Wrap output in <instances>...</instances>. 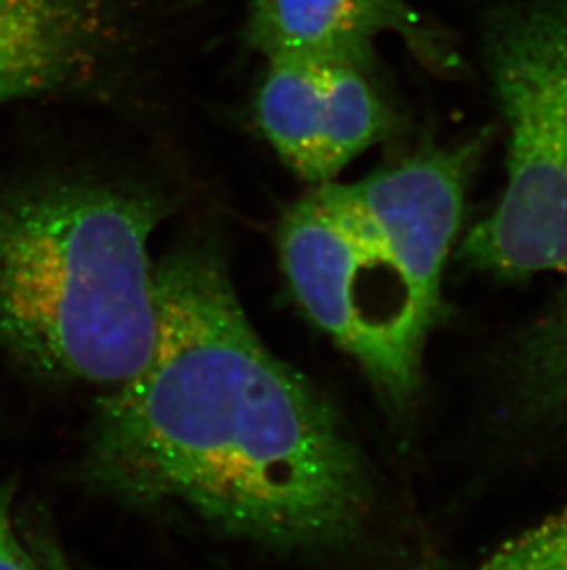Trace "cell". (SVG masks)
Wrapping results in <instances>:
<instances>
[{"mask_svg": "<svg viewBox=\"0 0 567 570\" xmlns=\"http://www.w3.org/2000/svg\"><path fill=\"white\" fill-rule=\"evenodd\" d=\"M153 281L156 344L98 404L87 482L280 552L356 541L370 513L358 446L332 401L260 338L220 254L173 249Z\"/></svg>", "mask_w": 567, "mask_h": 570, "instance_id": "6da1fadb", "label": "cell"}, {"mask_svg": "<svg viewBox=\"0 0 567 570\" xmlns=\"http://www.w3.org/2000/svg\"><path fill=\"white\" fill-rule=\"evenodd\" d=\"M168 202L67 170L0 174V350L36 377L118 386L157 336L150 240Z\"/></svg>", "mask_w": 567, "mask_h": 570, "instance_id": "7a4b0ae2", "label": "cell"}, {"mask_svg": "<svg viewBox=\"0 0 567 570\" xmlns=\"http://www.w3.org/2000/svg\"><path fill=\"white\" fill-rule=\"evenodd\" d=\"M485 60L509 128V179L460 257L510 277L567 272V0H518L494 13Z\"/></svg>", "mask_w": 567, "mask_h": 570, "instance_id": "3957f363", "label": "cell"}, {"mask_svg": "<svg viewBox=\"0 0 567 570\" xmlns=\"http://www.w3.org/2000/svg\"><path fill=\"white\" fill-rule=\"evenodd\" d=\"M280 266L306 316L358 362L395 409L411 403L429 322L336 181L280 220Z\"/></svg>", "mask_w": 567, "mask_h": 570, "instance_id": "277c9868", "label": "cell"}, {"mask_svg": "<svg viewBox=\"0 0 567 570\" xmlns=\"http://www.w3.org/2000/svg\"><path fill=\"white\" fill-rule=\"evenodd\" d=\"M485 137L426 145L341 193L429 322L440 308L446 258L459 232L465 194Z\"/></svg>", "mask_w": 567, "mask_h": 570, "instance_id": "5b68a950", "label": "cell"}, {"mask_svg": "<svg viewBox=\"0 0 567 570\" xmlns=\"http://www.w3.org/2000/svg\"><path fill=\"white\" fill-rule=\"evenodd\" d=\"M129 27L123 0H0V108L106 86Z\"/></svg>", "mask_w": 567, "mask_h": 570, "instance_id": "8992f818", "label": "cell"}, {"mask_svg": "<svg viewBox=\"0 0 567 570\" xmlns=\"http://www.w3.org/2000/svg\"><path fill=\"white\" fill-rule=\"evenodd\" d=\"M398 33L418 60L455 69L457 58L404 0H251L246 39L266 60L372 65V41Z\"/></svg>", "mask_w": 567, "mask_h": 570, "instance_id": "52a82bcc", "label": "cell"}, {"mask_svg": "<svg viewBox=\"0 0 567 570\" xmlns=\"http://www.w3.org/2000/svg\"><path fill=\"white\" fill-rule=\"evenodd\" d=\"M255 120L286 165L311 187L332 184L325 163L322 61L268 60Z\"/></svg>", "mask_w": 567, "mask_h": 570, "instance_id": "ba28073f", "label": "cell"}, {"mask_svg": "<svg viewBox=\"0 0 567 570\" xmlns=\"http://www.w3.org/2000/svg\"><path fill=\"white\" fill-rule=\"evenodd\" d=\"M370 70L372 65L322 61L325 163L330 181L395 128V115Z\"/></svg>", "mask_w": 567, "mask_h": 570, "instance_id": "9c48e42d", "label": "cell"}, {"mask_svg": "<svg viewBox=\"0 0 567 570\" xmlns=\"http://www.w3.org/2000/svg\"><path fill=\"white\" fill-rule=\"evenodd\" d=\"M519 393L533 414L567 423V286L525 342Z\"/></svg>", "mask_w": 567, "mask_h": 570, "instance_id": "30bf717a", "label": "cell"}, {"mask_svg": "<svg viewBox=\"0 0 567 570\" xmlns=\"http://www.w3.org/2000/svg\"><path fill=\"white\" fill-rule=\"evenodd\" d=\"M13 495L16 484L0 482V570H43L28 544L17 538L11 517Z\"/></svg>", "mask_w": 567, "mask_h": 570, "instance_id": "8fae6325", "label": "cell"}, {"mask_svg": "<svg viewBox=\"0 0 567 570\" xmlns=\"http://www.w3.org/2000/svg\"><path fill=\"white\" fill-rule=\"evenodd\" d=\"M28 549L32 550L33 558L38 560L43 570H74L70 566L63 549L59 547L54 535L41 527L28 530Z\"/></svg>", "mask_w": 567, "mask_h": 570, "instance_id": "7c38bea8", "label": "cell"}]
</instances>
